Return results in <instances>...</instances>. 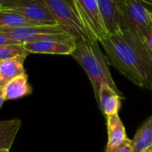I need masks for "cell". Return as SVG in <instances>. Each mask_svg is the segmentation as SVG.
I'll return each instance as SVG.
<instances>
[{
	"label": "cell",
	"instance_id": "obj_19",
	"mask_svg": "<svg viewBox=\"0 0 152 152\" xmlns=\"http://www.w3.org/2000/svg\"><path fill=\"white\" fill-rule=\"evenodd\" d=\"M143 43L145 45V47L151 56L152 60V28L148 31V33L144 36V37L142 38Z\"/></svg>",
	"mask_w": 152,
	"mask_h": 152
},
{
	"label": "cell",
	"instance_id": "obj_14",
	"mask_svg": "<svg viewBox=\"0 0 152 152\" xmlns=\"http://www.w3.org/2000/svg\"><path fill=\"white\" fill-rule=\"evenodd\" d=\"M20 126L21 120L20 118L0 121V151H10Z\"/></svg>",
	"mask_w": 152,
	"mask_h": 152
},
{
	"label": "cell",
	"instance_id": "obj_26",
	"mask_svg": "<svg viewBox=\"0 0 152 152\" xmlns=\"http://www.w3.org/2000/svg\"><path fill=\"white\" fill-rule=\"evenodd\" d=\"M151 17H152V12H151Z\"/></svg>",
	"mask_w": 152,
	"mask_h": 152
},
{
	"label": "cell",
	"instance_id": "obj_8",
	"mask_svg": "<svg viewBox=\"0 0 152 152\" xmlns=\"http://www.w3.org/2000/svg\"><path fill=\"white\" fill-rule=\"evenodd\" d=\"M23 46L29 53L70 55L75 49L76 43L60 40H42L25 43Z\"/></svg>",
	"mask_w": 152,
	"mask_h": 152
},
{
	"label": "cell",
	"instance_id": "obj_13",
	"mask_svg": "<svg viewBox=\"0 0 152 152\" xmlns=\"http://www.w3.org/2000/svg\"><path fill=\"white\" fill-rule=\"evenodd\" d=\"M31 93L32 87L28 83L27 74L13 78L3 88V94L5 101L20 99L31 94Z\"/></svg>",
	"mask_w": 152,
	"mask_h": 152
},
{
	"label": "cell",
	"instance_id": "obj_9",
	"mask_svg": "<svg viewBox=\"0 0 152 152\" xmlns=\"http://www.w3.org/2000/svg\"><path fill=\"white\" fill-rule=\"evenodd\" d=\"M120 0H98L99 13L108 36L120 32L119 27Z\"/></svg>",
	"mask_w": 152,
	"mask_h": 152
},
{
	"label": "cell",
	"instance_id": "obj_18",
	"mask_svg": "<svg viewBox=\"0 0 152 152\" xmlns=\"http://www.w3.org/2000/svg\"><path fill=\"white\" fill-rule=\"evenodd\" d=\"M105 152H134V148L132 145V140L127 138L123 143L118 145L116 148L110 149V150H106Z\"/></svg>",
	"mask_w": 152,
	"mask_h": 152
},
{
	"label": "cell",
	"instance_id": "obj_7",
	"mask_svg": "<svg viewBox=\"0 0 152 152\" xmlns=\"http://www.w3.org/2000/svg\"><path fill=\"white\" fill-rule=\"evenodd\" d=\"M85 28L94 40L101 41L108 36L98 9V0H70Z\"/></svg>",
	"mask_w": 152,
	"mask_h": 152
},
{
	"label": "cell",
	"instance_id": "obj_12",
	"mask_svg": "<svg viewBox=\"0 0 152 152\" xmlns=\"http://www.w3.org/2000/svg\"><path fill=\"white\" fill-rule=\"evenodd\" d=\"M108 128V142L106 150H110L123 143L126 139V128L118 113L106 118Z\"/></svg>",
	"mask_w": 152,
	"mask_h": 152
},
{
	"label": "cell",
	"instance_id": "obj_20",
	"mask_svg": "<svg viewBox=\"0 0 152 152\" xmlns=\"http://www.w3.org/2000/svg\"><path fill=\"white\" fill-rule=\"evenodd\" d=\"M0 45H22V44L12 39L4 32L0 31Z\"/></svg>",
	"mask_w": 152,
	"mask_h": 152
},
{
	"label": "cell",
	"instance_id": "obj_3",
	"mask_svg": "<svg viewBox=\"0 0 152 152\" xmlns=\"http://www.w3.org/2000/svg\"><path fill=\"white\" fill-rule=\"evenodd\" d=\"M119 27L142 39L152 28L151 12L142 0H120Z\"/></svg>",
	"mask_w": 152,
	"mask_h": 152
},
{
	"label": "cell",
	"instance_id": "obj_2",
	"mask_svg": "<svg viewBox=\"0 0 152 152\" xmlns=\"http://www.w3.org/2000/svg\"><path fill=\"white\" fill-rule=\"evenodd\" d=\"M84 69L87 74L96 101L99 97V92L103 83L108 84L123 99L124 94L118 90L115 84L108 67V61L100 49L99 41L82 40L76 43V46L70 54Z\"/></svg>",
	"mask_w": 152,
	"mask_h": 152
},
{
	"label": "cell",
	"instance_id": "obj_15",
	"mask_svg": "<svg viewBox=\"0 0 152 152\" xmlns=\"http://www.w3.org/2000/svg\"><path fill=\"white\" fill-rule=\"evenodd\" d=\"M134 152H143L152 145V115L137 130L132 139Z\"/></svg>",
	"mask_w": 152,
	"mask_h": 152
},
{
	"label": "cell",
	"instance_id": "obj_1",
	"mask_svg": "<svg viewBox=\"0 0 152 152\" xmlns=\"http://www.w3.org/2000/svg\"><path fill=\"white\" fill-rule=\"evenodd\" d=\"M99 43L110 65L137 86L152 90V60L142 38L132 32L120 31Z\"/></svg>",
	"mask_w": 152,
	"mask_h": 152
},
{
	"label": "cell",
	"instance_id": "obj_23",
	"mask_svg": "<svg viewBox=\"0 0 152 152\" xmlns=\"http://www.w3.org/2000/svg\"><path fill=\"white\" fill-rule=\"evenodd\" d=\"M144 4H149V5H151L152 6V0H142Z\"/></svg>",
	"mask_w": 152,
	"mask_h": 152
},
{
	"label": "cell",
	"instance_id": "obj_21",
	"mask_svg": "<svg viewBox=\"0 0 152 152\" xmlns=\"http://www.w3.org/2000/svg\"><path fill=\"white\" fill-rule=\"evenodd\" d=\"M4 102H5V100H4V94H3V89L0 88V110H1V108H2Z\"/></svg>",
	"mask_w": 152,
	"mask_h": 152
},
{
	"label": "cell",
	"instance_id": "obj_27",
	"mask_svg": "<svg viewBox=\"0 0 152 152\" xmlns=\"http://www.w3.org/2000/svg\"><path fill=\"white\" fill-rule=\"evenodd\" d=\"M151 91H152V90H151Z\"/></svg>",
	"mask_w": 152,
	"mask_h": 152
},
{
	"label": "cell",
	"instance_id": "obj_16",
	"mask_svg": "<svg viewBox=\"0 0 152 152\" xmlns=\"http://www.w3.org/2000/svg\"><path fill=\"white\" fill-rule=\"evenodd\" d=\"M38 25L20 13L0 9V28H17L27 26Z\"/></svg>",
	"mask_w": 152,
	"mask_h": 152
},
{
	"label": "cell",
	"instance_id": "obj_11",
	"mask_svg": "<svg viewBox=\"0 0 152 152\" xmlns=\"http://www.w3.org/2000/svg\"><path fill=\"white\" fill-rule=\"evenodd\" d=\"M26 56H17L0 61V88L3 89L13 78L26 74L24 61Z\"/></svg>",
	"mask_w": 152,
	"mask_h": 152
},
{
	"label": "cell",
	"instance_id": "obj_25",
	"mask_svg": "<svg viewBox=\"0 0 152 152\" xmlns=\"http://www.w3.org/2000/svg\"><path fill=\"white\" fill-rule=\"evenodd\" d=\"M0 152H10V151H8V150H1Z\"/></svg>",
	"mask_w": 152,
	"mask_h": 152
},
{
	"label": "cell",
	"instance_id": "obj_5",
	"mask_svg": "<svg viewBox=\"0 0 152 152\" xmlns=\"http://www.w3.org/2000/svg\"><path fill=\"white\" fill-rule=\"evenodd\" d=\"M20 44L42 40H60L76 43V40L57 25H33L17 28H0Z\"/></svg>",
	"mask_w": 152,
	"mask_h": 152
},
{
	"label": "cell",
	"instance_id": "obj_17",
	"mask_svg": "<svg viewBox=\"0 0 152 152\" xmlns=\"http://www.w3.org/2000/svg\"><path fill=\"white\" fill-rule=\"evenodd\" d=\"M29 53L23 45H0V61L17 56H28Z\"/></svg>",
	"mask_w": 152,
	"mask_h": 152
},
{
	"label": "cell",
	"instance_id": "obj_10",
	"mask_svg": "<svg viewBox=\"0 0 152 152\" xmlns=\"http://www.w3.org/2000/svg\"><path fill=\"white\" fill-rule=\"evenodd\" d=\"M121 100L123 98L108 84L103 83L102 85L97 102L105 118L118 113L121 107Z\"/></svg>",
	"mask_w": 152,
	"mask_h": 152
},
{
	"label": "cell",
	"instance_id": "obj_24",
	"mask_svg": "<svg viewBox=\"0 0 152 152\" xmlns=\"http://www.w3.org/2000/svg\"><path fill=\"white\" fill-rule=\"evenodd\" d=\"M143 152H152V145L151 146V147H149L147 150H145Z\"/></svg>",
	"mask_w": 152,
	"mask_h": 152
},
{
	"label": "cell",
	"instance_id": "obj_6",
	"mask_svg": "<svg viewBox=\"0 0 152 152\" xmlns=\"http://www.w3.org/2000/svg\"><path fill=\"white\" fill-rule=\"evenodd\" d=\"M0 9L16 12L38 25H57L45 0H13Z\"/></svg>",
	"mask_w": 152,
	"mask_h": 152
},
{
	"label": "cell",
	"instance_id": "obj_4",
	"mask_svg": "<svg viewBox=\"0 0 152 152\" xmlns=\"http://www.w3.org/2000/svg\"><path fill=\"white\" fill-rule=\"evenodd\" d=\"M57 25L71 36L76 43L82 40H94L77 13L70 0H45ZM97 41V40H94Z\"/></svg>",
	"mask_w": 152,
	"mask_h": 152
},
{
	"label": "cell",
	"instance_id": "obj_22",
	"mask_svg": "<svg viewBox=\"0 0 152 152\" xmlns=\"http://www.w3.org/2000/svg\"><path fill=\"white\" fill-rule=\"evenodd\" d=\"M11 1H13V0H0V6H2V5L5 4H7V3L11 2Z\"/></svg>",
	"mask_w": 152,
	"mask_h": 152
}]
</instances>
